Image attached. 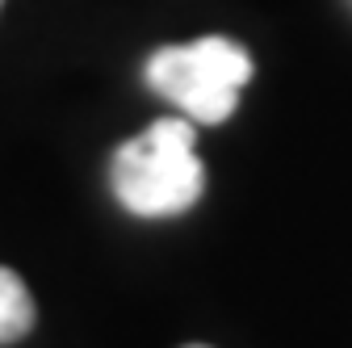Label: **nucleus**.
<instances>
[{
	"label": "nucleus",
	"mask_w": 352,
	"mask_h": 348,
	"mask_svg": "<svg viewBox=\"0 0 352 348\" xmlns=\"http://www.w3.org/2000/svg\"><path fill=\"white\" fill-rule=\"evenodd\" d=\"M30 327H34V298L13 269L0 265V344L30 336Z\"/></svg>",
	"instance_id": "obj_3"
},
{
	"label": "nucleus",
	"mask_w": 352,
	"mask_h": 348,
	"mask_svg": "<svg viewBox=\"0 0 352 348\" xmlns=\"http://www.w3.org/2000/svg\"><path fill=\"white\" fill-rule=\"evenodd\" d=\"M0 5H5V0H0Z\"/></svg>",
	"instance_id": "obj_5"
},
{
	"label": "nucleus",
	"mask_w": 352,
	"mask_h": 348,
	"mask_svg": "<svg viewBox=\"0 0 352 348\" xmlns=\"http://www.w3.org/2000/svg\"><path fill=\"white\" fill-rule=\"evenodd\" d=\"M189 348H206V344H189Z\"/></svg>",
	"instance_id": "obj_4"
},
{
	"label": "nucleus",
	"mask_w": 352,
	"mask_h": 348,
	"mask_svg": "<svg viewBox=\"0 0 352 348\" xmlns=\"http://www.w3.org/2000/svg\"><path fill=\"white\" fill-rule=\"evenodd\" d=\"M252 80V55L231 38H197L185 47H160L147 59V84L193 122H227L239 89Z\"/></svg>",
	"instance_id": "obj_2"
},
{
	"label": "nucleus",
	"mask_w": 352,
	"mask_h": 348,
	"mask_svg": "<svg viewBox=\"0 0 352 348\" xmlns=\"http://www.w3.org/2000/svg\"><path fill=\"white\" fill-rule=\"evenodd\" d=\"M193 118H160L113 151V193L139 219H172L197 206L206 172L193 151Z\"/></svg>",
	"instance_id": "obj_1"
}]
</instances>
